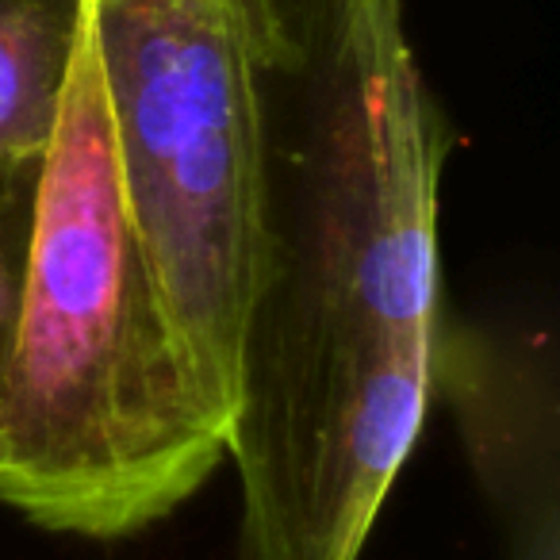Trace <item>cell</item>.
I'll list each match as a JSON object with an SVG mask.
<instances>
[{"instance_id": "obj_1", "label": "cell", "mask_w": 560, "mask_h": 560, "mask_svg": "<svg viewBox=\"0 0 560 560\" xmlns=\"http://www.w3.org/2000/svg\"><path fill=\"white\" fill-rule=\"evenodd\" d=\"M284 66L300 101L284 127L265 93L261 269L226 434L238 560H361L434 399L453 131L407 0H319Z\"/></svg>"}, {"instance_id": "obj_2", "label": "cell", "mask_w": 560, "mask_h": 560, "mask_svg": "<svg viewBox=\"0 0 560 560\" xmlns=\"http://www.w3.org/2000/svg\"><path fill=\"white\" fill-rule=\"evenodd\" d=\"M223 460L226 422L127 208L96 0H78L0 376V503L50 534L116 541L170 518Z\"/></svg>"}, {"instance_id": "obj_3", "label": "cell", "mask_w": 560, "mask_h": 560, "mask_svg": "<svg viewBox=\"0 0 560 560\" xmlns=\"http://www.w3.org/2000/svg\"><path fill=\"white\" fill-rule=\"evenodd\" d=\"M272 0H96L119 177L208 407L231 434L261 269Z\"/></svg>"}, {"instance_id": "obj_4", "label": "cell", "mask_w": 560, "mask_h": 560, "mask_svg": "<svg viewBox=\"0 0 560 560\" xmlns=\"http://www.w3.org/2000/svg\"><path fill=\"white\" fill-rule=\"evenodd\" d=\"M457 415L465 453L503 534V560L557 552V369L549 338L442 323L434 392Z\"/></svg>"}, {"instance_id": "obj_5", "label": "cell", "mask_w": 560, "mask_h": 560, "mask_svg": "<svg viewBox=\"0 0 560 560\" xmlns=\"http://www.w3.org/2000/svg\"><path fill=\"white\" fill-rule=\"evenodd\" d=\"M78 0H0V162L39 165L62 108Z\"/></svg>"}, {"instance_id": "obj_6", "label": "cell", "mask_w": 560, "mask_h": 560, "mask_svg": "<svg viewBox=\"0 0 560 560\" xmlns=\"http://www.w3.org/2000/svg\"><path fill=\"white\" fill-rule=\"evenodd\" d=\"M35 177H39V165L0 162V376H4V361H9L20 284H24Z\"/></svg>"}]
</instances>
